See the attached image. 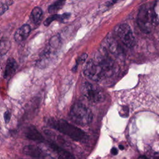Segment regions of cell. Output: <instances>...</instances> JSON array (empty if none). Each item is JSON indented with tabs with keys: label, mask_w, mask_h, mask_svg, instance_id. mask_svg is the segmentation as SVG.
<instances>
[{
	"label": "cell",
	"mask_w": 159,
	"mask_h": 159,
	"mask_svg": "<svg viewBox=\"0 0 159 159\" xmlns=\"http://www.w3.org/2000/svg\"><path fill=\"white\" fill-rule=\"evenodd\" d=\"M47 123L52 128L68 136L73 140L82 142L86 141L88 139V136L85 132L63 119L52 117L48 119Z\"/></svg>",
	"instance_id": "cell-1"
},
{
	"label": "cell",
	"mask_w": 159,
	"mask_h": 159,
	"mask_svg": "<svg viewBox=\"0 0 159 159\" xmlns=\"http://www.w3.org/2000/svg\"><path fill=\"white\" fill-rule=\"evenodd\" d=\"M157 23L154 6L150 7L147 4L140 6L137 14V24L140 29L145 33H149Z\"/></svg>",
	"instance_id": "cell-2"
},
{
	"label": "cell",
	"mask_w": 159,
	"mask_h": 159,
	"mask_svg": "<svg viewBox=\"0 0 159 159\" xmlns=\"http://www.w3.org/2000/svg\"><path fill=\"white\" fill-rule=\"evenodd\" d=\"M69 118L74 124L84 126L93 120V113L89 108L81 102H75L71 107Z\"/></svg>",
	"instance_id": "cell-3"
},
{
	"label": "cell",
	"mask_w": 159,
	"mask_h": 159,
	"mask_svg": "<svg viewBox=\"0 0 159 159\" xmlns=\"http://www.w3.org/2000/svg\"><path fill=\"white\" fill-rule=\"evenodd\" d=\"M83 73L87 78L94 81H99L107 78L104 70L95 60H90L87 62Z\"/></svg>",
	"instance_id": "cell-4"
},
{
	"label": "cell",
	"mask_w": 159,
	"mask_h": 159,
	"mask_svg": "<svg viewBox=\"0 0 159 159\" xmlns=\"http://www.w3.org/2000/svg\"><path fill=\"white\" fill-rule=\"evenodd\" d=\"M115 35L118 40L128 48L133 47L135 44V39L132 30L127 24H121L115 29Z\"/></svg>",
	"instance_id": "cell-5"
},
{
	"label": "cell",
	"mask_w": 159,
	"mask_h": 159,
	"mask_svg": "<svg viewBox=\"0 0 159 159\" xmlns=\"http://www.w3.org/2000/svg\"><path fill=\"white\" fill-rule=\"evenodd\" d=\"M81 93L83 95L92 103L99 102L104 98L101 89L89 82H85L83 84Z\"/></svg>",
	"instance_id": "cell-6"
},
{
	"label": "cell",
	"mask_w": 159,
	"mask_h": 159,
	"mask_svg": "<svg viewBox=\"0 0 159 159\" xmlns=\"http://www.w3.org/2000/svg\"><path fill=\"white\" fill-rule=\"evenodd\" d=\"M102 47L104 48L108 53H109L114 56L118 57L123 53L122 49L117 39L111 35L107 36L106 38L104 45Z\"/></svg>",
	"instance_id": "cell-7"
},
{
	"label": "cell",
	"mask_w": 159,
	"mask_h": 159,
	"mask_svg": "<svg viewBox=\"0 0 159 159\" xmlns=\"http://www.w3.org/2000/svg\"><path fill=\"white\" fill-rule=\"evenodd\" d=\"M47 144L48 147L56 153H57L58 157L61 159H76L75 156L71 153L68 150H66L65 149H63L57 143L53 142H48Z\"/></svg>",
	"instance_id": "cell-8"
},
{
	"label": "cell",
	"mask_w": 159,
	"mask_h": 159,
	"mask_svg": "<svg viewBox=\"0 0 159 159\" xmlns=\"http://www.w3.org/2000/svg\"><path fill=\"white\" fill-rule=\"evenodd\" d=\"M31 27L29 24H24L20 27L14 34V40L16 42L20 43L24 41L29 35Z\"/></svg>",
	"instance_id": "cell-9"
},
{
	"label": "cell",
	"mask_w": 159,
	"mask_h": 159,
	"mask_svg": "<svg viewBox=\"0 0 159 159\" xmlns=\"http://www.w3.org/2000/svg\"><path fill=\"white\" fill-rule=\"evenodd\" d=\"M24 135L27 139L35 142H40L44 140V138L42 135L33 125H30L25 129Z\"/></svg>",
	"instance_id": "cell-10"
},
{
	"label": "cell",
	"mask_w": 159,
	"mask_h": 159,
	"mask_svg": "<svg viewBox=\"0 0 159 159\" xmlns=\"http://www.w3.org/2000/svg\"><path fill=\"white\" fill-rule=\"evenodd\" d=\"M23 153L26 155L31 157L32 158H42L43 155V153L41 148L37 145H28L25 146L23 148Z\"/></svg>",
	"instance_id": "cell-11"
},
{
	"label": "cell",
	"mask_w": 159,
	"mask_h": 159,
	"mask_svg": "<svg viewBox=\"0 0 159 159\" xmlns=\"http://www.w3.org/2000/svg\"><path fill=\"white\" fill-rule=\"evenodd\" d=\"M17 68V64L16 61L13 58H8L6 65L4 77L5 78H7L11 76L16 71Z\"/></svg>",
	"instance_id": "cell-12"
},
{
	"label": "cell",
	"mask_w": 159,
	"mask_h": 159,
	"mask_svg": "<svg viewBox=\"0 0 159 159\" xmlns=\"http://www.w3.org/2000/svg\"><path fill=\"white\" fill-rule=\"evenodd\" d=\"M70 15L71 14L70 13H64L63 14H52L51 16L48 17L44 20L43 24L45 26H48L53 21H55V20L63 22L65 19L69 18Z\"/></svg>",
	"instance_id": "cell-13"
},
{
	"label": "cell",
	"mask_w": 159,
	"mask_h": 159,
	"mask_svg": "<svg viewBox=\"0 0 159 159\" xmlns=\"http://www.w3.org/2000/svg\"><path fill=\"white\" fill-rule=\"evenodd\" d=\"M43 11L42 9L39 7H35L31 11L30 18V20L34 23L37 24L41 19Z\"/></svg>",
	"instance_id": "cell-14"
},
{
	"label": "cell",
	"mask_w": 159,
	"mask_h": 159,
	"mask_svg": "<svg viewBox=\"0 0 159 159\" xmlns=\"http://www.w3.org/2000/svg\"><path fill=\"white\" fill-rule=\"evenodd\" d=\"M11 43L7 38H2L0 40V56H3L10 50Z\"/></svg>",
	"instance_id": "cell-15"
},
{
	"label": "cell",
	"mask_w": 159,
	"mask_h": 159,
	"mask_svg": "<svg viewBox=\"0 0 159 159\" xmlns=\"http://www.w3.org/2000/svg\"><path fill=\"white\" fill-rule=\"evenodd\" d=\"M66 0H57L55 1L53 4H51L48 9V11L50 14H55L56 12H57L60 9H61V7L64 6L65 1Z\"/></svg>",
	"instance_id": "cell-16"
},
{
	"label": "cell",
	"mask_w": 159,
	"mask_h": 159,
	"mask_svg": "<svg viewBox=\"0 0 159 159\" xmlns=\"http://www.w3.org/2000/svg\"><path fill=\"white\" fill-rule=\"evenodd\" d=\"M60 42L61 41L59 36L58 35L53 36L49 40V43H48L49 47L53 48V50H56L59 47L60 45Z\"/></svg>",
	"instance_id": "cell-17"
},
{
	"label": "cell",
	"mask_w": 159,
	"mask_h": 159,
	"mask_svg": "<svg viewBox=\"0 0 159 159\" xmlns=\"http://www.w3.org/2000/svg\"><path fill=\"white\" fill-rule=\"evenodd\" d=\"M87 57H88V55L86 54V53H83V55H81L78 58V60H77V61H76V65L74 66V67L73 68L72 70H73V71H75L76 70V69H77V66H78L79 63H80V62H81V61H85L86 59V58H87Z\"/></svg>",
	"instance_id": "cell-18"
},
{
	"label": "cell",
	"mask_w": 159,
	"mask_h": 159,
	"mask_svg": "<svg viewBox=\"0 0 159 159\" xmlns=\"http://www.w3.org/2000/svg\"><path fill=\"white\" fill-rule=\"evenodd\" d=\"M9 9V6L6 4H0V16L3 14L7 9Z\"/></svg>",
	"instance_id": "cell-19"
},
{
	"label": "cell",
	"mask_w": 159,
	"mask_h": 159,
	"mask_svg": "<svg viewBox=\"0 0 159 159\" xmlns=\"http://www.w3.org/2000/svg\"><path fill=\"white\" fill-rule=\"evenodd\" d=\"M11 117V114L9 111H7L4 112V121L6 123H8L10 121Z\"/></svg>",
	"instance_id": "cell-20"
},
{
	"label": "cell",
	"mask_w": 159,
	"mask_h": 159,
	"mask_svg": "<svg viewBox=\"0 0 159 159\" xmlns=\"http://www.w3.org/2000/svg\"><path fill=\"white\" fill-rule=\"evenodd\" d=\"M111 153L114 155H116L118 153V150L116 148L113 147V148H112V149L111 150Z\"/></svg>",
	"instance_id": "cell-21"
},
{
	"label": "cell",
	"mask_w": 159,
	"mask_h": 159,
	"mask_svg": "<svg viewBox=\"0 0 159 159\" xmlns=\"http://www.w3.org/2000/svg\"><path fill=\"white\" fill-rule=\"evenodd\" d=\"M153 159H159V153H157L154 155Z\"/></svg>",
	"instance_id": "cell-22"
},
{
	"label": "cell",
	"mask_w": 159,
	"mask_h": 159,
	"mask_svg": "<svg viewBox=\"0 0 159 159\" xmlns=\"http://www.w3.org/2000/svg\"><path fill=\"white\" fill-rule=\"evenodd\" d=\"M119 149H120V150H124V146H123V145H119Z\"/></svg>",
	"instance_id": "cell-23"
}]
</instances>
